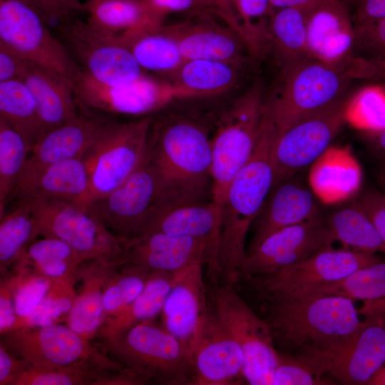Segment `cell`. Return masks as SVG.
<instances>
[{"instance_id":"obj_12","label":"cell","mask_w":385,"mask_h":385,"mask_svg":"<svg viewBox=\"0 0 385 385\" xmlns=\"http://www.w3.org/2000/svg\"><path fill=\"white\" fill-rule=\"evenodd\" d=\"M351 101L349 93L278 131L272 155L273 185L302 173L327 150L347 119Z\"/></svg>"},{"instance_id":"obj_37","label":"cell","mask_w":385,"mask_h":385,"mask_svg":"<svg viewBox=\"0 0 385 385\" xmlns=\"http://www.w3.org/2000/svg\"><path fill=\"white\" fill-rule=\"evenodd\" d=\"M39 236L36 219L29 203L18 202L16 208L1 217V272L14 266L29 245Z\"/></svg>"},{"instance_id":"obj_23","label":"cell","mask_w":385,"mask_h":385,"mask_svg":"<svg viewBox=\"0 0 385 385\" xmlns=\"http://www.w3.org/2000/svg\"><path fill=\"white\" fill-rule=\"evenodd\" d=\"M90 176L84 158L50 164L21 176L11 196L18 202L56 200L86 208Z\"/></svg>"},{"instance_id":"obj_48","label":"cell","mask_w":385,"mask_h":385,"mask_svg":"<svg viewBox=\"0 0 385 385\" xmlns=\"http://www.w3.org/2000/svg\"><path fill=\"white\" fill-rule=\"evenodd\" d=\"M36 11L49 25L59 24L86 13L84 4L81 0H21Z\"/></svg>"},{"instance_id":"obj_57","label":"cell","mask_w":385,"mask_h":385,"mask_svg":"<svg viewBox=\"0 0 385 385\" xmlns=\"http://www.w3.org/2000/svg\"><path fill=\"white\" fill-rule=\"evenodd\" d=\"M272 10L294 7L305 9L324 0H270Z\"/></svg>"},{"instance_id":"obj_62","label":"cell","mask_w":385,"mask_h":385,"mask_svg":"<svg viewBox=\"0 0 385 385\" xmlns=\"http://www.w3.org/2000/svg\"><path fill=\"white\" fill-rule=\"evenodd\" d=\"M212 2V1H211ZM215 7V6H214Z\"/></svg>"},{"instance_id":"obj_39","label":"cell","mask_w":385,"mask_h":385,"mask_svg":"<svg viewBox=\"0 0 385 385\" xmlns=\"http://www.w3.org/2000/svg\"><path fill=\"white\" fill-rule=\"evenodd\" d=\"M26 139L0 118V217L23 173L31 152Z\"/></svg>"},{"instance_id":"obj_58","label":"cell","mask_w":385,"mask_h":385,"mask_svg":"<svg viewBox=\"0 0 385 385\" xmlns=\"http://www.w3.org/2000/svg\"><path fill=\"white\" fill-rule=\"evenodd\" d=\"M370 80H385V62L368 61Z\"/></svg>"},{"instance_id":"obj_33","label":"cell","mask_w":385,"mask_h":385,"mask_svg":"<svg viewBox=\"0 0 385 385\" xmlns=\"http://www.w3.org/2000/svg\"><path fill=\"white\" fill-rule=\"evenodd\" d=\"M269 51L281 71L312 57L304 9L287 7L273 11L269 24Z\"/></svg>"},{"instance_id":"obj_18","label":"cell","mask_w":385,"mask_h":385,"mask_svg":"<svg viewBox=\"0 0 385 385\" xmlns=\"http://www.w3.org/2000/svg\"><path fill=\"white\" fill-rule=\"evenodd\" d=\"M190 351L194 385H233L245 381L242 349L213 309L209 307L201 317Z\"/></svg>"},{"instance_id":"obj_42","label":"cell","mask_w":385,"mask_h":385,"mask_svg":"<svg viewBox=\"0 0 385 385\" xmlns=\"http://www.w3.org/2000/svg\"><path fill=\"white\" fill-rule=\"evenodd\" d=\"M150 274L137 267L115 265L105 282L103 304L106 319L115 315L135 300L143 290Z\"/></svg>"},{"instance_id":"obj_22","label":"cell","mask_w":385,"mask_h":385,"mask_svg":"<svg viewBox=\"0 0 385 385\" xmlns=\"http://www.w3.org/2000/svg\"><path fill=\"white\" fill-rule=\"evenodd\" d=\"M210 11H201L197 17L163 26L176 41L185 61L220 60L245 65L251 56L244 40L227 24L210 18L207 15Z\"/></svg>"},{"instance_id":"obj_50","label":"cell","mask_w":385,"mask_h":385,"mask_svg":"<svg viewBox=\"0 0 385 385\" xmlns=\"http://www.w3.org/2000/svg\"><path fill=\"white\" fill-rule=\"evenodd\" d=\"M349 9L354 26L385 18V0H343Z\"/></svg>"},{"instance_id":"obj_6","label":"cell","mask_w":385,"mask_h":385,"mask_svg":"<svg viewBox=\"0 0 385 385\" xmlns=\"http://www.w3.org/2000/svg\"><path fill=\"white\" fill-rule=\"evenodd\" d=\"M106 353L145 384L194 385L190 350L176 337L152 320L129 329Z\"/></svg>"},{"instance_id":"obj_20","label":"cell","mask_w":385,"mask_h":385,"mask_svg":"<svg viewBox=\"0 0 385 385\" xmlns=\"http://www.w3.org/2000/svg\"><path fill=\"white\" fill-rule=\"evenodd\" d=\"M304 10L311 56L342 71L352 56L354 41L346 5L343 0H324Z\"/></svg>"},{"instance_id":"obj_46","label":"cell","mask_w":385,"mask_h":385,"mask_svg":"<svg viewBox=\"0 0 385 385\" xmlns=\"http://www.w3.org/2000/svg\"><path fill=\"white\" fill-rule=\"evenodd\" d=\"M354 27L352 56L385 62V18Z\"/></svg>"},{"instance_id":"obj_21","label":"cell","mask_w":385,"mask_h":385,"mask_svg":"<svg viewBox=\"0 0 385 385\" xmlns=\"http://www.w3.org/2000/svg\"><path fill=\"white\" fill-rule=\"evenodd\" d=\"M298 174L272 186L251 227L247 255L273 232L323 215L319 199Z\"/></svg>"},{"instance_id":"obj_45","label":"cell","mask_w":385,"mask_h":385,"mask_svg":"<svg viewBox=\"0 0 385 385\" xmlns=\"http://www.w3.org/2000/svg\"><path fill=\"white\" fill-rule=\"evenodd\" d=\"M279 363L276 367L272 385L327 384L324 375L309 361L279 351Z\"/></svg>"},{"instance_id":"obj_36","label":"cell","mask_w":385,"mask_h":385,"mask_svg":"<svg viewBox=\"0 0 385 385\" xmlns=\"http://www.w3.org/2000/svg\"><path fill=\"white\" fill-rule=\"evenodd\" d=\"M83 4L88 24L105 33L121 35L148 23L155 24L143 0H93Z\"/></svg>"},{"instance_id":"obj_3","label":"cell","mask_w":385,"mask_h":385,"mask_svg":"<svg viewBox=\"0 0 385 385\" xmlns=\"http://www.w3.org/2000/svg\"><path fill=\"white\" fill-rule=\"evenodd\" d=\"M148 157L165 186L178 198L205 201L211 190L212 148L202 125L173 114L153 121Z\"/></svg>"},{"instance_id":"obj_27","label":"cell","mask_w":385,"mask_h":385,"mask_svg":"<svg viewBox=\"0 0 385 385\" xmlns=\"http://www.w3.org/2000/svg\"><path fill=\"white\" fill-rule=\"evenodd\" d=\"M21 81L31 91L46 130L79 115L74 82L71 80L31 63Z\"/></svg>"},{"instance_id":"obj_54","label":"cell","mask_w":385,"mask_h":385,"mask_svg":"<svg viewBox=\"0 0 385 385\" xmlns=\"http://www.w3.org/2000/svg\"><path fill=\"white\" fill-rule=\"evenodd\" d=\"M27 364L0 343V385H12Z\"/></svg>"},{"instance_id":"obj_16","label":"cell","mask_w":385,"mask_h":385,"mask_svg":"<svg viewBox=\"0 0 385 385\" xmlns=\"http://www.w3.org/2000/svg\"><path fill=\"white\" fill-rule=\"evenodd\" d=\"M78 106L112 114L144 115L158 111L175 100L188 99L186 93L168 80L145 73L123 85H106L82 69L74 81Z\"/></svg>"},{"instance_id":"obj_7","label":"cell","mask_w":385,"mask_h":385,"mask_svg":"<svg viewBox=\"0 0 385 385\" xmlns=\"http://www.w3.org/2000/svg\"><path fill=\"white\" fill-rule=\"evenodd\" d=\"M345 73L312 58L282 71L280 88L266 98L265 113L279 132L348 95Z\"/></svg>"},{"instance_id":"obj_52","label":"cell","mask_w":385,"mask_h":385,"mask_svg":"<svg viewBox=\"0 0 385 385\" xmlns=\"http://www.w3.org/2000/svg\"><path fill=\"white\" fill-rule=\"evenodd\" d=\"M30 63L16 51L0 42V82L21 80Z\"/></svg>"},{"instance_id":"obj_30","label":"cell","mask_w":385,"mask_h":385,"mask_svg":"<svg viewBox=\"0 0 385 385\" xmlns=\"http://www.w3.org/2000/svg\"><path fill=\"white\" fill-rule=\"evenodd\" d=\"M173 273L150 274L142 292L121 312L108 317L97 337L101 339L103 351L118 341L129 329L160 314L172 285Z\"/></svg>"},{"instance_id":"obj_47","label":"cell","mask_w":385,"mask_h":385,"mask_svg":"<svg viewBox=\"0 0 385 385\" xmlns=\"http://www.w3.org/2000/svg\"><path fill=\"white\" fill-rule=\"evenodd\" d=\"M352 101L366 130L385 127V94L381 91L374 88L363 90Z\"/></svg>"},{"instance_id":"obj_10","label":"cell","mask_w":385,"mask_h":385,"mask_svg":"<svg viewBox=\"0 0 385 385\" xmlns=\"http://www.w3.org/2000/svg\"><path fill=\"white\" fill-rule=\"evenodd\" d=\"M1 336V343L30 366H96L111 371H126L106 351L96 347L67 324L16 329Z\"/></svg>"},{"instance_id":"obj_60","label":"cell","mask_w":385,"mask_h":385,"mask_svg":"<svg viewBox=\"0 0 385 385\" xmlns=\"http://www.w3.org/2000/svg\"><path fill=\"white\" fill-rule=\"evenodd\" d=\"M379 182L381 187V192L385 198V162L381 165L378 174Z\"/></svg>"},{"instance_id":"obj_28","label":"cell","mask_w":385,"mask_h":385,"mask_svg":"<svg viewBox=\"0 0 385 385\" xmlns=\"http://www.w3.org/2000/svg\"><path fill=\"white\" fill-rule=\"evenodd\" d=\"M115 265L111 262L88 260L78 267L77 280L81 281V285L68 314L66 324L89 341L97 337L106 320L103 288Z\"/></svg>"},{"instance_id":"obj_1","label":"cell","mask_w":385,"mask_h":385,"mask_svg":"<svg viewBox=\"0 0 385 385\" xmlns=\"http://www.w3.org/2000/svg\"><path fill=\"white\" fill-rule=\"evenodd\" d=\"M267 322L278 351L302 358L324 375L364 324L354 300L307 297L269 304Z\"/></svg>"},{"instance_id":"obj_24","label":"cell","mask_w":385,"mask_h":385,"mask_svg":"<svg viewBox=\"0 0 385 385\" xmlns=\"http://www.w3.org/2000/svg\"><path fill=\"white\" fill-rule=\"evenodd\" d=\"M363 314V326L327 371L343 384H369L385 364V312Z\"/></svg>"},{"instance_id":"obj_19","label":"cell","mask_w":385,"mask_h":385,"mask_svg":"<svg viewBox=\"0 0 385 385\" xmlns=\"http://www.w3.org/2000/svg\"><path fill=\"white\" fill-rule=\"evenodd\" d=\"M334 242L324 215L282 228L247 255L240 277L275 272L332 246Z\"/></svg>"},{"instance_id":"obj_53","label":"cell","mask_w":385,"mask_h":385,"mask_svg":"<svg viewBox=\"0 0 385 385\" xmlns=\"http://www.w3.org/2000/svg\"><path fill=\"white\" fill-rule=\"evenodd\" d=\"M17 320L13 293L6 279L1 280L0 286V333L3 334L13 329Z\"/></svg>"},{"instance_id":"obj_43","label":"cell","mask_w":385,"mask_h":385,"mask_svg":"<svg viewBox=\"0 0 385 385\" xmlns=\"http://www.w3.org/2000/svg\"><path fill=\"white\" fill-rule=\"evenodd\" d=\"M242 36L250 56L262 58L268 51L269 24L273 10L270 0H235Z\"/></svg>"},{"instance_id":"obj_4","label":"cell","mask_w":385,"mask_h":385,"mask_svg":"<svg viewBox=\"0 0 385 385\" xmlns=\"http://www.w3.org/2000/svg\"><path fill=\"white\" fill-rule=\"evenodd\" d=\"M266 96L257 81L220 115L211 138V200L220 212L227 188L250 160L262 130Z\"/></svg>"},{"instance_id":"obj_38","label":"cell","mask_w":385,"mask_h":385,"mask_svg":"<svg viewBox=\"0 0 385 385\" xmlns=\"http://www.w3.org/2000/svg\"><path fill=\"white\" fill-rule=\"evenodd\" d=\"M317 296H341L364 302L385 298V262L360 267L340 280L317 288L307 297Z\"/></svg>"},{"instance_id":"obj_29","label":"cell","mask_w":385,"mask_h":385,"mask_svg":"<svg viewBox=\"0 0 385 385\" xmlns=\"http://www.w3.org/2000/svg\"><path fill=\"white\" fill-rule=\"evenodd\" d=\"M220 222V212L211 200L185 202L161 211L142 235L162 232L205 240L218 259Z\"/></svg>"},{"instance_id":"obj_41","label":"cell","mask_w":385,"mask_h":385,"mask_svg":"<svg viewBox=\"0 0 385 385\" xmlns=\"http://www.w3.org/2000/svg\"><path fill=\"white\" fill-rule=\"evenodd\" d=\"M114 371L96 366L40 368L27 364L12 385H106Z\"/></svg>"},{"instance_id":"obj_34","label":"cell","mask_w":385,"mask_h":385,"mask_svg":"<svg viewBox=\"0 0 385 385\" xmlns=\"http://www.w3.org/2000/svg\"><path fill=\"white\" fill-rule=\"evenodd\" d=\"M327 223L334 241L344 248L385 253V245L374 224L356 200L327 216Z\"/></svg>"},{"instance_id":"obj_8","label":"cell","mask_w":385,"mask_h":385,"mask_svg":"<svg viewBox=\"0 0 385 385\" xmlns=\"http://www.w3.org/2000/svg\"><path fill=\"white\" fill-rule=\"evenodd\" d=\"M380 260L376 254L330 246L275 272L239 279H245L259 297L271 304L306 297L317 288Z\"/></svg>"},{"instance_id":"obj_13","label":"cell","mask_w":385,"mask_h":385,"mask_svg":"<svg viewBox=\"0 0 385 385\" xmlns=\"http://www.w3.org/2000/svg\"><path fill=\"white\" fill-rule=\"evenodd\" d=\"M213 310L240 345L244 357V377L252 385H272L279 363L269 325L259 317L226 283L215 290Z\"/></svg>"},{"instance_id":"obj_26","label":"cell","mask_w":385,"mask_h":385,"mask_svg":"<svg viewBox=\"0 0 385 385\" xmlns=\"http://www.w3.org/2000/svg\"><path fill=\"white\" fill-rule=\"evenodd\" d=\"M104 123L93 117L79 114L47 130L32 147L21 177L54 163L84 158Z\"/></svg>"},{"instance_id":"obj_61","label":"cell","mask_w":385,"mask_h":385,"mask_svg":"<svg viewBox=\"0 0 385 385\" xmlns=\"http://www.w3.org/2000/svg\"><path fill=\"white\" fill-rule=\"evenodd\" d=\"M93 1V0H86V1Z\"/></svg>"},{"instance_id":"obj_31","label":"cell","mask_w":385,"mask_h":385,"mask_svg":"<svg viewBox=\"0 0 385 385\" xmlns=\"http://www.w3.org/2000/svg\"><path fill=\"white\" fill-rule=\"evenodd\" d=\"M244 66L220 60H188L164 78L183 91L188 98L212 97L235 87Z\"/></svg>"},{"instance_id":"obj_15","label":"cell","mask_w":385,"mask_h":385,"mask_svg":"<svg viewBox=\"0 0 385 385\" xmlns=\"http://www.w3.org/2000/svg\"><path fill=\"white\" fill-rule=\"evenodd\" d=\"M48 26L36 11L21 0H0V42L30 63L74 82L81 68Z\"/></svg>"},{"instance_id":"obj_59","label":"cell","mask_w":385,"mask_h":385,"mask_svg":"<svg viewBox=\"0 0 385 385\" xmlns=\"http://www.w3.org/2000/svg\"><path fill=\"white\" fill-rule=\"evenodd\" d=\"M369 385H385V365L374 375Z\"/></svg>"},{"instance_id":"obj_35","label":"cell","mask_w":385,"mask_h":385,"mask_svg":"<svg viewBox=\"0 0 385 385\" xmlns=\"http://www.w3.org/2000/svg\"><path fill=\"white\" fill-rule=\"evenodd\" d=\"M0 118L19 132L31 148L47 131L34 96L21 80L0 82Z\"/></svg>"},{"instance_id":"obj_51","label":"cell","mask_w":385,"mask_h":385,"mask_svg":"<svg viewBox=\"0 0 385 385\" xmlns=\"http://www.w3.org/2000/svg\"><path fill=\"white\" fill-rule=\"evenodd\" d=\"M367 212L385 245V198L381 191L366 189L356 200Z\"/></svg>"},{"instance_id":"obj_49","label":"cell","mask_w":385,"mask_h":385,"mask_svg":"<svg viewBox=\"0 0 385 385\" xmlns=\"http://www.w3.org/2000/svg\"><path fill=\"white\" fill-rule=\"evenodd\" d=\"M148 9L151 21L155 25L163 24V19L173 13L205 11H215L210 0H143ZM217 13V12H216Z\"/></svg>"},{"instance_id":"obj_32","label":"cell","mask_w":385,"mask_h":385,"mask_svg":"<svg viewBox=\"0 0 385 385\" xmlns=\"http://www.w3.org/2000/svg\"><path fill=\"white\" fill-rule=\"evenodd\" d=\"M163 24H145L120 35L144 71L165 77L185 61L176 41Z\"/></svg>"},{"instance_id":"obj_11","label":"cell","mask_w":385,"mask_h":385,"mask_svg":"<svg viewBox=\"0 0 385 385\" xmlns=\"http://www.w3.org/2000/svg\"><path fill=\"white\" fill-rule=\"evenodd\" d=\"M24 202L31 207L39 235L63 241L84 261L117 265L125 242L113 234L86 208L56 200Z\"/></svg>"},{"instance_id":"obj_55","label":"cell","mask_w":385,"mask_h":385,"mask_svg":"<svg viewBox=\"0 0 385 385\" xmlns=\"http://www.w3.org/2000/svg\"><path fill=\"white\" fill-rule=\"evenodd\" d=\"M217 15L242 38L235 0H210ZM243 39V38H242Z\"/></svg>"},{"instance_id":"obj_14","label":"cell","mask_w":385,"mask_h":385,"mask_svg":"<svg viewBox=\"0 0 385 385\" xmlns=\"http://www.w3.org/2000/svg\"><path fill=\"white\" fill-rule=\"evenodd\" d=\"M57 29L74 60L94 80L123 85L145 74L120 35L97 30L76 16L58 24Z\"/></svg>"},{"instance_id":"obj_40","label":"cell","mask_w":385,"mask_h":385,"mask_svg":"<svg viewBox=\"0 0 385 385\" xmlns=\"http://www.w3.org/2000/svg\"><path fill=\"white\" fill-rule=\"evenodd\" d=\"M76 281L77 279H52L47 294L35 311L27 317L18 318L13 329L43 327L66 320L77 295Z\"/></svg>"},{"instance_id":"obj_44","label":"cell","mask_w":385,"mask_h":385,"mask_svg":"<svg viewBox=\"0 0 385 385\" xmlns=\"http://www.w3.org/2000/svg\"><path fill=\"white\" fill-rule=\"evenodd\" d=\"M14 273L7 277L11 285L18 318L30 316L47 294L52 279L30 269L14 267Z\"/></svg>"},{"instance_id":"obj_2","label":"cell","mask_w":385,"mask_h":385,"mask_svg":"<svg viewBox=\"0 0 385 385\" xmlns=\"http://www.w3.org/2000/svg\"><path fill=\"white\" fill-rule=\"evenodd\" d=\"M278 130L265 112L250 160L231 181L221 210L218 260L225 282L235 284L247 257V237L274 184L272 149Z\"/></svg>"},{"instance_id":"obj_9","label":"cell","mask_w":385,"mask_h":385,"mask_svg":"<svg viewBox=\"0 0 385 385\" xmlns=\"http://www.w3.org/2000/svg\"><path fill=\"white\" fill-rule=\"evenodd\" d=\"M153 119L105 122L84 159L90 176L88 205L111 192L145 160Z\"/></svg>"},{"instance_id":"obj_5","label":"cell","mask_w":385,"mask_h":385,"mask_svg":"<svg viewBox=\"0 0 385 385\" xmlns=\"http://www.w3.org/2000/svg\"><path fill=\"white\" fill-rule=\"evenodd\" d=\"M182 203L165 186L147 155L125 181L86 209L126 242L142 235L162 210Z\"/></svg>"},{"instance_id":"obj_25","label":"cell","mask_w":385,"mask_h":385,"mask_svg":"<svg viewBox=\"0 0 385 385\" xmlns=\"http://www.w3.org/2000/svg\"><path fill=\"white\" fill-rule=\"evenodd\" d=\"M204 265L196 262L173 273L161 312L163 327L189 350L195 329L210 307L203 280Z\"/></svg>"},{"instance_id":"obj_17","label":"cell","mask_w":385,"mask_h":385,"mask_svg":"<svg viewBox=\"0 0 385 385\" xmlns=\"http://www.w3.org/2000/svg\"><path fill=\"white\" fill-rule=\"evenodd\" d=\"M207 266L210 279L220 276L218 259L207 241L190 237L151 232L126 241L118 265H128L151 274L175 273L192 264Z\"/></svg>"},{"instance_id":"obj_56","label":"cell","mask_w":385,"mask_h":385,"mask_svg":"<svg viewBox=\"0 0 385 385\" xmlns=\"http://www.w3.org/2000/svg\"><path fill=\"white\" fill-rule=\"evenodd\" d=\"M364 134L374 150L385 154V127L378 130H366Z\"/></svg>"}]
</instances>
